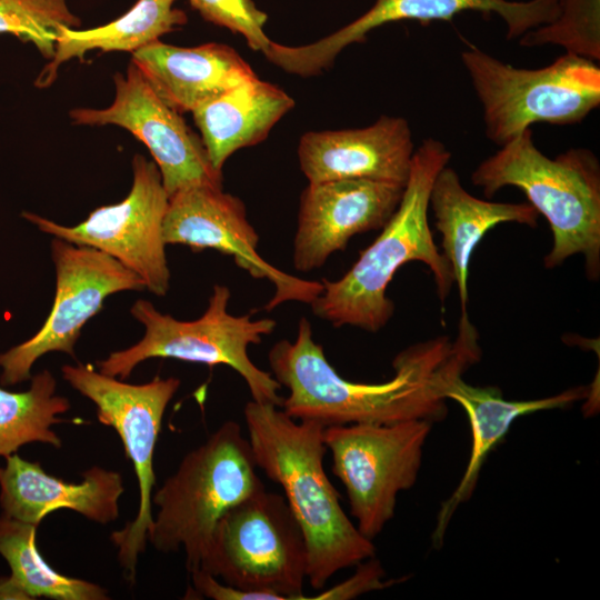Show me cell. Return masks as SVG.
Instances as JSON below:
<instances>
[{
	"label": "cell",
	"mask_w": 600,
	"mask_h": 600,
	"mask_svg": "<svg viewBox=\"0 0 600 600\" xmlns=\"http://www.w3.org/2000/svg\"><path fill=\"white\" fill-rule=\"evenodd\" d=\"M480 358L479 334L467 312H461L453 340L440 336L399 352L392 361L394 374L384 382L342 378L322 346L314 342L304 317L299 320L296 340H279L268 353L270 373L289 392L281 409L296 420H312L324 428L441 421L448 411V387Z\"/></svg>",
	"instance_id": "obj_1"
},
{
	"label": "cell",
	"mask_w": 600,
	"mask_h": 600,
	"mask_svg": "<svg viewBox=\"0 0 600 600\" xmlns=\"http://www.w3.org/2000/svg\"><path fill=\"white\" fill-rule=\"evenodd\" d=\"M279 408L247 402V438L257 468L284 492L304 536L307 579L312 589L322 590L339 571L374 557L376 547L346 514L324 471V427L296 420Z\"/></svg>",
	"instance_id": "obj_2"
},
{
	"label": "cell",
	"mask_w": 600,
	"mask_h": 600,
	"mask_svg": "<svg viewBox=\"0 0 600 600\" xmlns=\"http://www.w3.org/2000/svg\"><path fill=\"white\" fill-rule=\"evenodd\" d=\"M450 151L439 140L426 138L413 152L399 206L352 267L338 280H322L321 293L311 302L313 313L333 327L351 326L369 332L382 329L394 306L386 291L397 271L420 261L433 274L444 303L454 277L434 243L428 221L429 197L438 172L448 164Z\"/></svg>",
	"instance_id": "obj_3"
},
{
	"label": "cell",
	"mask_w": 600,
	"mask_h": 600,
	"mask_svg": "<svg viewBox=\"0 0 600 600\" xmlns=\"http://www.w3.org/2000/svg\"><path fill=\"white\" fill-rule=\"evenodd\" d=\"M307 546L284 496L259 490L216 524L194 592L213 600L306 599Z\"/></svg>",
	"instance_id": "obj_4"
},
{
	"label": "cell",
	"mask_w": 600,
	"mask_h": 600,
	"mask_svg": "<svg viewBox=\"0 0 600 600\" xmlns=\"http://www.w3.org/2000/svg\"><path fill=\"white\" fill-rule=\"evenodd\" d=\"M471 181L487 198L508 186L523 191L552 232L544 267L582 254L587 277L599 279L600 163L591 150L570 148L551 159L537 148L530 128L480 162Z\"/></svg>",
	"instance_id": "obj_5"
},
{
	"label": "cell",
	"mask_w": 600,
	"mask_h": 600,
	"mask_svg": "<svg viewBox=\"0 0 600 600\" xmlns=\"http://www.w3.org/2000/svg\"><path fill=\"white\" fill-rule=\"evenodd\" d=\"M241 426L223 422L181 459L152 494L147 540L162 553L184 551L189 572L199 569L213 529L236 503L264 489Z\"/></svg>",
	"instance_id": "obj_6"
},
{
	"label": "cell",
	"mask_w": 600,
	"mask_h": 600,
	"mask_svg": "<svg viewBox=\"0 0 600 600\" xmlns=\"http://www.w3.org/2000/svg\"><path fill=\"white\" fill-rule=\"evenodd\" d=\"M231 291L214 284L204 313L192 321H181L163 314L144 299L130 309L144 327L143 337L133 346L111 352L97 362L104 374L128 379L134 368L151 358L177 359L209 367L228 366L244 380L253 401L281 408V386L270 372L257 367L248 349L261 343L273 332L277 322L270 318L252 319L228 311Z\"/></svg>",
	"instance_id": "obj_7"
},
{
	"label": "cell",
	"mask_w": 600,
	"mask_h": 600,
	"mask_svg": "<svg viewBox=\"0 0 600 600\" xmlns=\"http://www.w3.org/2000/svg\"><path fill=\"white\" fill-rule=\"evenodd\" d=\"M461 61L483 109L487 138L499 147L534 123H578L600 106L599 66L573 53L523 69L470 47Z\"/></svg>",
	"instance_id": "obj_8"
},
{
	"label": "cell",
	"mask_w": 600,
	"mask_h": 600,
	"mask_svg": "<svg viewBox=\"0 0 600 600\" xmlns=\"http://www.w3.org/2000/svg\"><path fill=\"white\" fill-rule=\"evenodd\" d=\"M62 378L94 406L98 421L119 436L126 457L133 466L139 501L136 517L110 534L117 558L129 582L136 580L140 554L148 544L153 521L152 494L156 486L153 457L169 402L181 381L161 378L133 384L96 370L91 364H64Z\"/></svg>",
	"instance_id": "obj_9"
},
{
	"label": "cell",
	"mask_w": 600,
	"mask_h": 600,
	"mask_svg": "<svg viewBox=\"0 0 600 600\" xmlns=\"http://www.w3.org/2000/svg\"><path fill=\"white\" fill-rule=\"evenodd\" d=\"M431 426L409 420L324 428L332 473L343 484L351 516L366 538L381 533L394 516L398 494L416 483Z\"/></svg>",
	"instance_id": "obj_10"
},
{
	"label": "cell",
	"mask_w": 600,
	"mask_h": 600,
	"mask_svg": "<svg viewBox=\"0 0 600 600\" xmlns=\"http://www.w3.org/2000/svg\"><path fill=\"white\" fill-rule=\"evenodd\" d=\"M132 186L123 200L94 209L74 227L59 224L30 211H23L21 216L54 238L109 254L138 274L149 292L162 297L170 284L163 239L169 196L154 161L137 153L132 159Z\"/></svg>",
	"instance_id": "obj_11"
},
{
	"label": "cell",
	"mask_w": 600,
	"mask_h": 600,
	"mask_svg": "<svg viewBox=\"0 0 600 600\" xmlns=\"http://www.w3.org/2000/svg\"><path fill=\"white\" fill-rule=\"evenodd\" d=\"M51 257L56 268L52 309L36 334L0 353L3 387L30 380L33 364L46 353L58 351L76 358L81 329L109 296L146 290L138 274L94 248L53 238Z\"/></svg>",
	"instance_id": "obj_12"
},
{
	"label": "cell",
	"mask_w": 600,
	"mask_h": 600,
	"mask_svg": "<svg viewBox=\"0 0 600 600\" xmlns=\"http://www.w3.org/2000/svg\"><path fill=\"white\" fill-rule=\"evenodd\" d=\"M113 80V102L102 109H72L74 124H114L131 132L150 151L169 197L192 186L222 187V171L211 164L201 138L160 99L131 60L126 73H116Z\"/></svg>",
	"instance_id": "obj_13"
},
{
	"label": "cell",
	"mask_w": 600,
	"mask_h": 600,
	"mask_svg": "<svg viewBox=\"0 0 600 600\" xmlns=\"http://www.w3.org/2000/svg\"><path fill=\"white\" fill-rule=\"evenodd\" d=\"M163 239L166 244H183L194 251L218 250L231 256L251 277L269 280L274 294L266 306L268 311L287 301L311 304L322 291V282L283 272L260 257L259 236L244 203L222 187L192 186L169 197Z\"/></svg>",
	"instance_id": "obj_14"
},
{
	"label": "cell",
	"mask_w": 600,
	"mask_h": 600,
	"mask_svg": "<svg viewBox=\"0 0 600 600\" xmlns=\"http://www.w3.org/2000/svg\"><path fill=\"white\" fill-rule=\"evenodd\" d=\"M466 11L498 14L506 28L507 39L553 22L560 11L559 0H374L369 10L339 30L303 46L271 42L266 58L299 77H312L330 68L338 54L348 46L363 42L369 32L387 23L418 21H451Z\"/></svg>",
	"instance_id": "obj_15"
},
{
	"label": "cell",
	"mask_w": 600,
	"mask_h": 600,
	"mask_svg": "<svg viewBox=\"0 0 600 600\" xmlns=\"http://www.w3.org/2000/svg\"><path fill=\"white\" fill-rule=\"evenodd\" d=\"M404 186L342 179L308 182L300 196L292 261L306 272L322 267L359 233L381 229L400 203Z\"/></svg>",
	"instance_id": "obj_16"
},
{
	"label": "cell",
	"mask_w": 600,
	"mask_h": 600,
	"mask_svg": "<svg viewBox=\"0 0 600 600\" xmlns=\"http://www.w3.org/2000/svg\"><path fill=\"white\" fill-rule=\"evenodd\" d=\"M408 120L381 116L357 129L308 131L298 159L308 182L370 179L404 186L413 157Z\"/></svg>",
	"instance_id": "obj_17"
},
{
	"label": "cell",
	"mask_w": 600,
	"mask_h": 600,
	"mask_svg": "<svg viewBox=\"0 0 600 600\" xmlns=\"http://www.w3.org/2000/svg\"><path fill=\"white\" fill-rule=\"evenodd\" d=\"M123 492L121 473L100 466L84 470L80 482L49 474L40 462L17 453L6 457L4 467H0L2 514L38 527L48 514L60 509L106 526L118 519Z\"/></svg>",
	"instance_id": "obj_18"
},
{
	"label": "cell",
	"mask_w": 600,
	"mask_h": 600,
	"mask_svg": "<svg viewBox=\"0 0 600 600\" xmlns=\"http://www.w3.org/2000/svg\"><path fill=\"white\" fill-rule=\"evenodd\" d=\"M131 61L160 99L179 113L192 112L257 77L233 48L218 42L178 47L156 40L134 51Z\"/></svg>",
	"instance_id": "obj_19"
},
{
	"label": "cell",
	"mask_w": 600,
	"mask_h": 600,
	"mask_svg": "<svg viewBox=\"0 0 600 600\" xmlns=\"http://www.w3.org/2000/svg\"><path fill=\"white\" fill-rule=\"evenodd\" d=\"M589 394V386H579L542 399L511 401L503 399L498 388L474 387L464 382L462 377L454 379L447 389L446 398L458 402L468 414L472 433L471 452L460 482L441 504L432 533L433 547L442 546L451 517L471 497L487 457L504 439L516 419L532 412L570 407Z\"/></svg>",
	"instance_id": "obj_20"
},
{
	"label": "cell",
	"mask_w": 600,
	"mask_h": 600,
	"mask_svg": "<svg viewBox=\"0 0 600 600\" xmlns=\"http://www.w3.org/2000/svg\"><path fill=\"white\" fill-rule=\"evenodd\" d=\"M429 207L441 233L442 254L452 269L463 312L468 302L470 259L483 236L506 222L536 227L539 213L529 202H492L473 197L448 164L433 180Z\"/></svg>",
	"instance_id": "obj_21"
},
{
	"label": "cell",
	"mask_w": 600,
	"mask_h": 600,
	"mask_svg": "<svg viewBox=\"0 0 600 600\" xmlns=\"http://www.w3.org/2000/svg\"><path fill=\"white\" fill-rule=\"evenodd\" d=\"M293 106L286 91L257 76L201 104L192 116L211 164L222 171L237 150L266 140Z\"/></svg>",
	"instance_id": "obj_22"
},
{
	"label": "cell",
	"mask_w": 600,
	"mask_h": 600,
	"mask_svg": "<svg viewBox=\"0 0 600 600\" xmlns=\"http://www.w3.org/2000/svg\"><path fill=\"white\" fill-rule=\"evenodd\" d=\"M177 0H138L130 10L111 22L92 29L78 30L61 26L54 57L38 74L34 84L47 88L56 80L59 67L73 58L82 60L92 50L103 52L138 49L159 40L186 24L188 17L173 8Z\"/></svg>",
	"instance_id": "obj_23"
},
{
	"label": "cell",
	"mask_w": 600,
	"mask_h": 600,
	"mask_svg": "<svg viewBox=\"0 0 600 600\" xmlns=\"http://www.w3.org/2000/svg\"><path fill=\"white\" fill-rule=\"evenodd\" d=\"M38 526L1 514L0 554L10 576L0 579V599L107 600L108 590L94 582L54 570L37 548Z\"/></svg>",
	"instance_id": "obj_24"
},
{
	"label": "cell",
	"mask_w": 600,
	"mask_h": 600,
	"mask_svg": "<svg viewBox=\"0 0 600 600\" xmlns=\"http://www.w3.org/2000/svg\"><path fill=\"white\" fill-rule=\"evenodd\" d=\"M26 391L14 392L0 387V457L17 453L33 442L59 449L60 436L52 428L64 422L59 416L71 408L68 398L57 394V381L49 370L31 377Z\"/></svg>",
	"instance_id": "obj_25"
},
{
	"label": "cell",
	"mask_w": 600,
	"mask_h": 600,
	"mask_svg": "<svg viewBox=\"0 0 600 600\" xmlns=\"http://www.w3.org/2000/svg\"><path fill=\"white\" fill-rule=\"evenodd\" d=\"M61 26L72 29L81 26L67 0H0V33L32 43L49 61L54 57Z\"/></svg>",
	"instance_id": "obj_26"
},
{
	"label": "cell",
	"mask_w": 600,
	"mask_h": 600,
	"mask_svg": "<svg viewBox=\"0 0 600 600\" xmlns=\"http://www.w3.org/2000/svg\"><path fill=\"white\" fill-rule=\"evenodd\" d=\"M558 18L526 32L519 44L526 48L560 46L566 52L600 60V0H559Z\"/></svg>",
	"instance_id": "obj_27"
},
{
	"label": "cell",
	"mask_w": 600,
	"mask_h": 600,
	"mask_svg": "<svg viewBox=\"0 0 600 600\" xmlns=\"http://www.w3.org/2000/svg\"><path fill=\"white\" fill-rule=\"evenodd\" d=\"M208 22L241 34L254 51L263 52L271 40L264 32L268 16L252 0H189Z\"/></svg>",
	"instance_id": "obj_28"
},
{
	"label": "cell",
	"mask_w": 600,
	"mask_h": 600,
	"mask_svg": "<svg viewBox=\"0 0 600 600\" xmlns=\"http://www.w3.org/2000/svg\"><path fill=\"white\" fill-rule=\"evenodd\" d=\"M357 566V571L349 579L322 591L316 597H309V599L348 600L362 593L383 589L402 581V579L384 580V570L380 561L374 559V557H371Z\"/></svg>",
	"instance_id": "obj_29"
}]
</instances>
